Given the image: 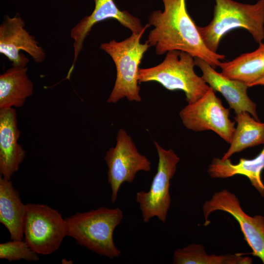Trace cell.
<instances>
[{"label": "cell", "instance_id": "1", "mask_svg": "<svg viewBox=\"0 0 264 264\" xmlns=\"http://www.w3.org/2000/svg\"><path fill=\"white\" fill-rule=\"evenodd\" d=\"M161 0L163 11L154 10L148 18V24L154 28L146 42L155 48L156 54L161 55L171 50H181L203 60L214 68L220 66L225 55L206 47L188 13L186 0Z\"/></svg>", "mask_w": 264, "mask_h": 264}, {"label": "cell", "instance_id": "2", "mask_svg": "<svg viewBox=\"0 0 264 264\" xmlns=\"http://www.w3.org/2000/svg\"><path fill=\"white\" fill-rule=\"evenodd\" d=\"M210 22L197 28L206 47L217 52L223 37L238 28L246 30L259 44L264 40V0L244 4L233 0H215Z\"/></svg>", "mask_w": 264, "mask_h": 264}, {"label": "cell", "instance_id": "3", "mask_svg": "<svg viewBox=\"0 0 264 264\" xmlns=\"http://www.w3.org/2000/svg\"><path fill=\"white\" fill-rule=\"evenodd\" d=\"M123 217V211L118 207H100L78 212L66 219L67 236L89 250L113 259L121 253L114 244L113 234Z\"/></svg>", "mask_w": 264, "mask_h": 264}, {"label": "cell", "instance_id": "4", "mask_svg": "<svg viewBox=\"0 0 264 264\" xmlns=\"http://www.w3.org/2000/svg\"><path fill=\"white\" fill-rule=\"evenodd\" d=\"M194 57L178 50L167 52L164 60L158 65L139 68V83L155 82L169 90H180L188 104L201 98L210 87L194 71Z\"/></svg>", "mask_w": 264, "mask_h": 264}, {"label": "cell", "instance_id": "5", "mask_svg": "<svg viewBox=\"0 0 264 264\" xmlns=\"http://www.w3.org/2000/svg\"><path fill=\"white\" fill-rule=\"evenodd\" d=\"M144 32L132 33L121 42L113 40L100 45V48L112 59L116 69V78L108 103H115L123 98L130 101H141L138 79L139 66L150 47L146 41L144 44L140 43Z\"/></svg>", "mask_w": 264, "mask_h": 264}, {"label": "cell", "instance_id": "6", "mask_svg": "<svg viewBox=\"0 0 264 264\" xmlns=\"http://www.w3.org/2000/svg\"><path fill=\"white\" fill-rule=\"evenodd\" d=\"M24 240L37 254L50 255L57 251L67 236V224L56 210L45 204H26Z\"/></svg>", "mask_w": 264, "mask_h": 264}, {"label": "cell", "instance_id": "7", "mask_svg": "<svg viewBox=\"0 0 264 264\" xmlns=\"http://www.w3.org/2000/svg\"><path fill=\"white\" fill-rule=\"evenodd\" d=\"M154 143L158 156L157 171L149 190L137 192L135 201L139 204L144 222L148 223L156 217L165 223L171 203L170 180L176 173L180 159L172 149L165 150L156 142Z\"/></svg>", "mask_w": 264, "mask_h": 264}, {"label": "cell", "instance_id": "8", "mask_svg": "<svg viewBox=\"0 0 264 264\" xmlns=\"http://www.w3.org/2000/svg\"><path fill=\"white\" fill-rule=\"evenodd\" d=\"M183 125L198 132L211 130L230 144L235 130V122L229 118V109L210 87L198 100L188 104L179 113Z\"/></svg>", "mask_w": 264, "mask_h": 264}, {"label": "cell", "instance_id": "9", "mask_svg": "<svg viewBox=\"0 0 264 264\" xmlns=\"http://www.w3.org/2000/svg\"><path fill=\"white\" fill-rule=\"evenodd\" d=\"M104 159L108 167L112 203L116 202L123 183H132L139 171L148 172L151 170V163L138 152L132 138L123 129L118 131L116 145L109 149Z\"/></svg>", "mask_w": 264, "mask_h": 264}, {"label": "cell", "instance_id": "10", "mask_svg": "<svg viewBox=\"0 0 264 264\" xmlns=\"http://www.w3.org/2000/svg\"><path fill=\"white\" fill-rule=\"evenodd\" d=\"M206 226L210 222L209 215L221 211L233 216L239 223L244 239L252 250L253 256L258 257L264 264V217L261 215L251 217L244 212L235 194L226 189L217 192L202 207Z\"/></svg>", "mask_w": 264, "mask_h": 264}, {"label": "cell", "instance_id": "11", "mask_svg": "<svg viewBox=\"0 0 264 264\" xmlns=\"http://www.w3.org/2000/svg\"><path fill=\"white\" fill-rule=\"evenodd\" d=\"M23 20L19 14L14 17L6 16L0 25V53L12 62L13 66H26L28 53L36 63H42L46 58L43 47L34 36L25 28Z\"/></svg>", "mask_w": 264, "mask_h": 264}, {"label": "cell", "instance_id": "12", "mask_svg": "<svg viewBox=\"0 0 264 264\" xmlns=\"http://www.w3.org/2000/svg\"><path fill=\"white\" fill-rule=\"evenodd\" d=\"M94 8L89 15L83 18L70 31V37L74 41V61L69 73L73 70L79 54L83 48L86 37L97 23L109 19L117 20L122 26L132 33H139L150 26H145L141 21L126 10H120L113 0H94Z\"/></svg>", "mask_w": 264, "mask_h": 264}, {"label": "cell", "instance_id": "13", "mask_svg": "<svg viewBox=\"0 0 264 264\" xmlns=\"http://www.w3.org/2000/svg\"><path fill=\"white\" fill-rule=\"evenodd\" d=\"M195 65L202 72L201 77L215 91L220 93L227 101L230 109L236 114L242 111L248 112L259 120L256 104L249 97L246 83L230 79L217 72L203 60L194 57Z\"/></svg>", "mask_w": 264, "mask_h": 264}, {"label": "cell", "instance_id": "14", "mask_svg": "<svg viewBox=\"0 0 264 264\" xmlns=\"http://www.w3.org/2000/svg\"><path fill=\"white\" fill-rule=\"evenodd\" d=\"M21 132L17 113L12 108L0 109V174L11 179L25 157V152L18 143Z\"/></svg>", "mask_w": 264, "mask_h": 264}, {"label": "cell", "instance_id": "15", "mask_svg": "<svg viewBox=\"0 0 264 264\" xmlns=\"http://www.w3.org/2000/svg\"><path fill=\"white\" fill-rule=\"evenodd\" d=\"M26 204L11 179L0 177V222L8 230L11 240L23 238Z\"/></svg>", "mask_w": 264, "mask_h": 264}, {"label": "cell", "instance_id": "16", "mask_svg": "<svg viewBox=\"0 0 264 264\" xmlns=\"http://www.w3.org/2000/svg\"><path fill=\"white\" fill-rule=\"evenodd\" d=\"M264 169V147L260 153L251 159L241 158L238 163L233 164L229 159L223 160L214 158L207 172L212 178H225L236 175L246 176L252 185L264 198V184L261 173Z\"/></svg>", "mask_w": 264, "mask_h": 264}, {"label": "cell", "instance_id": "17", "mask_svg": "<svg viewBox=\"0 0 264 264\" xmlns=\"http://www.w3.org/2000/svg\"><path fill=\"white\" fill-rule=\"evenodd\" d=\"M27 66H13L0 75V109L20 108L33 92Z\"/></svg>", "mask_w": 264, "mask_h": 264}, {"label": "cell", "instance_id": "18", "mask_svg": "<svg viewBox=\"0 0 264 264\" xmlns=\"http://www.w3.org/2000/svg\"><path fill=\"white\" fill-rule=\"evenodd\" d=\"M221 73L230 79L246 83L248 86L264 75V43L254 51L242 54L234 59L221 62Z\"/></svg>", "mask_w": 264, "mask_h": 264}, {"label": "cell", "instance_id": "19", "mask_svg": "<svg viewBox=\"0 0 264 264\" xmlns=\"http://www.w3.org/2000/svg\"><path fill=\"white\" fill-rule=\"evenodd\" d=\"M234 119L237 127L230 146L221 158L223 160L248 148L264 144V123L246 111L236 114Z\"/></svg>", "mask_w": 264, "mask_h": 264}, {"label": "cell", "instance_id": "20", "mask_svg": "<svg viewBox=\"0 0 264 264\" xmlns=\"http://www.w3.org/2000/svg\"><path fill=\"white\" fill-rule=\"evenodd\" d=\"M252 259L242 254L209 255L200 244H190L175 251L174 264H250Z\"/></svg>", "mask_w": 264, "mask_h": 264}, {"label": "cell", "instance_id": "21", "mask_svg": "<svg viewBox=\"0 0 264 264\" xmlns=\"http://www.w3.org/2000/svg\"><path fill=\"white\" fill-rule=\"evenodd\" d=\"M0 258L12 261L24 260L36 262L39 254L34 251L23 240H12L0 244Z\"/></svg>", "mask_w": 264, "mask_h": 264}, {"label": "cell", "instance_id": "22", "mask_svg": "<svg viewBox=\"0 0 264 264\" xmlns=\"http://www.w3.org/2000/svg\"><path fill=\"white\" fill-rule=\"evenodd\" d=\"M255 86H264V75L256 81L251 83L249 87Z\"/></svg>", "mask_w": 264, "mask_h": 264}, {"label": "cell", "instance_id": "23", "mask_svg": "<svg viewBox=\"0 0 264 264\" xmlns=\"http://www.w3.org/2000/svg\"><path fill=\"white\" fill-rule=\"evenodd\" d=\"M61 262L62 264H70L73 263V262L72 261L67 260L65 258L63 259L61 261Z\"/></svg>", "mask_w": 264, "mask_h": 264}]
</instances>
